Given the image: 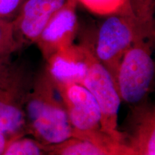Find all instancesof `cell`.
Returning <instances> with one entry per match:
<instances>
[{
	"label": "cell",
	"instance_id": "6da1fadb",
	"mask_svg": "<svg viewBox=\"0 0 155 155\" xmlns=\"http://www.w3.org/2000/svg\"><path fill=\"white\" fill-rule=\"evenodd\" d=\"M25 113L27 134L44 146L74 137L65 106L45 66L35 72Z\"/></svg>",
	"mask_w": 155,
	"mask_h": 155
},
{
	"label": "cell",
	"instance_id": "8fae6325",
	"mask_svg": "<svg viewBox=\"0 0 155 155\" xmlns=\"http://www.w3.org/2000/svg\"><path fill=\"white\" fill-rule=\"evenodd\" d=\"M19 50L12 22L0 20V71L12 61V55Z\"/></svg>",
	"mask_w": 155,
	"mask_h": 155
},
{
	"label": "cell",
	"instance_id": "7c38bea8",
	"mask_svg": "<svg viewBox=\"0 0 155 155\" xmlns=\"http://www.w3.org/2000/svg\"><path fill=\"white\" fill-rule=\"evenodd\" d=\"M2 155H48L44 145L26 136L19 137L8 145Z\"/></svg>",
	"mask_w": 155,
	"mask_h": 155
},
{
	"label": "cell",
	"instance_id": "52a82bcc",
	"mask_svg": "<svg viewBox=\"0 0 155 155\" xmlns=\"http://www.w3.org/2000/svg\"><path fill=\"white\" fill-rule=\"evenodd\" d=\"M78 0H67L42 30L35 42L45 61L74 43L79 28Z\"/></svg>",
	"mask_w": 155,
	"mask_h": 155
},
{
	"label": "cell",
	"instance_id": "5b68a950",
	"mask_svg": "<svg viewBox=\"0 0 155 155\" xmlns=\"http://www.w3.org/2000/svg\"><path fill=\"white\" fill-rule=\"evenodd\" d=\"M154 38L136 42L126 52L114 81L120 98L131 106L146 101L152 91L155 65L152 58Z\"/></svg>",
	"mask_w": 155,
	"mask_h": 155
},
{
	"label": "cell",
	"instance_id": "30bf717a",
	"mask_svg": "<svg viewBox=\"0 0 155 155\" xmlns=\"http://www.w3.org/2000/svg\"><path fill=\"white\" fill-rule=\"evenodd\" d=\"M44 147L48 155H114L91 141L76 137Z\"/></svg>",
	"mask_w": 155,
	"mask_h": 155
},
{
	"label": "cell",
	"instance_id": "8992f818",
	"mask_svg": "<svg viewBox=\"0 0 155 155\" xmlns=\"http://www.w3.org/2000/svg\"><path fill=\"white\" fill-rule=\"evenodd\" d=\"M82 85L98 104L104 131L117 144L120 136L118 113L121 100L111 73L97 60L91 50L89 54L88 70Z\"/></svg>",
	"mask_w": 155,
	"mask_h": 155
},
{
	"label": "cell",
	"instance_id": "9c48e42d",
	"mask_svg": "<svg viewBox=\"0 0 155 155\" xmlns=\"http://www.w3.org/2000/svg\"><path fill=\"white\" fill-rule=\"evenodd\" d=\"M90 48L73 43L46 60L45 70L55 83L82 85L88 65Z\"/></svg>",
	"mask_w": 155,
	"mask_h": 155
},
{
	"label": "cell",
	"instance_id": "2e32d148",
	"mask_svg": "<svg viewBox=\"0 0 155 155\" xmlns=\"http://www.w3.org/2000/svg\"><path fill=\"white\" fill-rule=\"evenodd\" d=\"M19 138V137H12L7 134L0 133V155H2L8 145L14 139Z\"/></svg>",
	"mask_w": 155,
	"mask_h": 155
},
{
	"label": "cell",
	"instance_id": "5bb4252c",
	"mask_svg": "<svg viewBox=\"0 0 155 155\" xmlns=\"http://www.w3.org/2000/svg\"><path fill=\"white\" fill-rule=\"evenodd\" d=\"M129 6L138 18L145 22H154L155 0H129Z\"/></svg>",
	"mask_w": 155,
	"mask_h": 155
},
{
	"label": "cell",
	"instance_id": "3957f363",
	"mask_svg": "<svg viewBox=\"0 0 155 155\" xmlns=\"http://www.w3.org/2000/svg\"><path fill=\"white\" fill-rule=\"evenodd\" d=\"M53 83L65 106L74 137L117 155V144L104 131L100 108L91 93L78 83Z\"/></svg>",
	"mask_w": 155,
	"mask_h": 155
},
{
	"label": "cell",
	"instance_id": "ba28073f",
	"mask_svg": "<svg viewBox=\"0 0 155 155\" xmlns=\"http://www.w3.org/2000/svg\"><path fill=\"white\" fill-rule=\"evenodd\" d=\"M67 0H26L12 21L19 49L35 44L53 15Z\"/></svg>",
	"mask_w": 155,
	"mask_h": 155
},
{
	"label": "cell",
	"instance_id": "277c9868",
	"mask_svg": "<svg viewBox=\"0 0 155 155\" xmlns=\"http://www.w3.org/2000/svg\"><path fill=\"white\" fill-rule=\"evenodd\" d=\"M35 72L23 61H12L0 71V133L27 135L25 106Z\"/></svg>",
	"mask_w": 155,
	"mask_h": 155
},
{
	"label": "cell",
	"instance_id": "9a60e30c",
	"mask_svg": "<svg viewBox=\"0 0 155 155\" xmlns=\"http://www.w3.org/2000/svg\"><path fill=\"white\" fill-rule=\"evenodd\" d=\"M26 0H0V20L12 22Z\"/></svg>",
	"mask_w": 155,
	"mask_h": 155
},
{
	"label": "cell",
	"instance_id": "4fadbf2b",
	"mask_svg": "<svg viewBox=\"0 0 155 155\" xmlns=\"http://www.w3.org/2000/svg\"><path fill=\"white\" fill-rule=\"evenodd\" d=\"M93 14L107 16L121 11L129 5V0H78Z\"/></svg>",
	"mask_w": 155,
	"mask_h": 155
},
{
	"label": "cell",
	"instance_id": "7a4b0ae2",
	"mask_svg": "<svg viewBox=\"0 0 155 155\" xmlns=\"http://www.w3.org/2000/svg\"><path fill=\"white\" fill-rule=\"evenodd\" d=\"M98 25L94 42H84L113 79L126 52L136 42L154 38V22L141 20L129 5L121 11L107 15Z\"/></svg>",
	"mask_w": 155,
	"mask_h": 155
}]
</instances>
